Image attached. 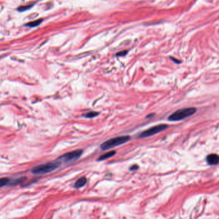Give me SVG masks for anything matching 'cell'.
I'll use <instances>...</instances> for the list:
<instances>
[{
  "instance_id": "cell-9",
  "label": "cell",
  "mask_w": 219,
  "mask_h": 219,
  "mask_svg": "<svg viewBox=\"0 0 219 219\" xmlns=\"http://www.w3.org/2000/svg\"><path fill=\"white\" fill-rule=\"evenodd\" d=\"M99 113L97 112H95V111H91V112H89L87 113H85L83 115V117H85V118H87V119H91V118H94V117H96L99 116Z\"/></svg>"
},
{
  "instance_id": "cell-13",
  "label": "cell",
  "mask_w": 219,
  "mask_h": 219,
  "mask_svg": "<svg viewBox=\"0 0 219 219\" xmlns=\"http://www.w3.org/2000/svg\"><path fill=\"white\" fill-rule=\"evenodd\" d=\"M128 53V51L125 50V51H120V52H119L116 54V56H125Z\"/></svg>"
},
{
  "instance_id": "cell-12",
  "label": "cell",
  "mask_w": 219,
  "mask_h": 219,
  "mask_svg": "<svg viewBox=\"0 0 219 219\" xmlns=\"http://www.w3.org/2000/svg\"><path fill=\"white\" fill-rule=\"evenodd\" d=\"M33 6V4H30V5H27L21 6V7H20L17 8V11H19V12L26 11L28 10H29V9L31 8Z\"/></svg>"
},
{
  "instance_id": "cell-15",
  "label": "cell",
  "mask_w": 219,
  "mask_h": 219,
  "mask_svg": "<svg viewBox=\"0 0 219 219\" xmlns=\"http://www.w3.org/2000/svg\"><path fill=\"white\" fill-rule=\"evenodd\" d=\"M170 59L172 60L173 62H174L175 63H176V64H180L181 63V61L176 59L175 58H173V57H170Z\"/></svg>"
},
{
  "instance_id": "cell-5",
  "label": "cell",
  "mask_w": 219,
  "mask_h": 219,
  "mask_svg": "<svg viewBox=\"0 0 219 219\" xmlns=\"http://www.w3.org/2000/svg\"><path fill=\"white\" fill-rule=\"evenodd\" d=\"M169 128V125H165V124H161V125H158L157 126H155L151 127L144 131H142L139 137L140 138H146L149 137L153 136L157 133H160L161 131H163Z\"/></svg>"
},
{
  "instance_id": "cell-8",
  "label": "cell",
  "mask_w": 219,
  "mask_h": 219,
  "mask_svg": "<svg viewBox=\"0 0 219 219\" xmlns=\"http://www.w3.org/2000/svg\"><path fill=\"white\" fill-rule=\"evenodd\" d=\"M87 180L86 177H81V178H80L79 179H78L77 181V182L75 183L74 186H75V188H81L87 183Z\"/></svg>"
},
{
  "instance_id": "cell-7",
  "label": "cell",
  "mask_w": 219,
  "mask_h": 219,
  "mask_svg": "<svg viewBox=\"0 0 219 219\" xmlns=\"http://www.w3.org/2000/svg\"><path fill=\"white\" fill-rule=\"evenodd\" d=\"M116 154V151H108L107 153H104L103 155H102L98 159V161H103L104 160H107L109 158L112 157L113 156H114Z\"/></svg>"
},
{
  "instance_id": "cell-4",
  "label": "cell",
  "mask_w": 219,
  "mask_h": 219,
  "mask_svg": "<svg viewBox=\"0 0 219 219\" xmlns=\"http://www.w3.org/2000/svg\"><path fill=\"white\" fill-rule=\"evenodd\" d=\"M83 154L82 149H77L60 156L56 160L62 164H70L78 160Z\"/></svg>"
},
{
  "instance_id": "cell-3",
  "label": "cell",
  "mask_w": 219,
  "mask_h": 219,
  "mask_svg": "<svg viewBox=\"0 0 219 219\" xmlns=\"http://www.w3.org/2000/svg\"><path fill=\"white\" fill-rule=\"evenodd\" d=\"M197 111V109L194 107H190V108H185L179 109L176 112L168 117V120L170 121H179L182 120L185 118H187L190 116H192Z\"/></svg>"
},
{
  "instance_id": "cell-14",
  "label": "cell",
  "mask_w": 219,
  "mask_h": 219,
  "mask_svg": "<svg viewBox=\"0 0 219 219\" xmlns=\"http://www.w3.org/2000/svg\"><path fill=\"white\" fill-rule=\"evenodd\" d=\"M138 168H139V167L137 165H133L129 168V170L131 171H135V170H138Z\"/></svg>"
},
{
  "instance_id": "cell-2",
  "label": "cell",
  "mask_w": 219,
  "mask_h": 219,
  "mask_svg": "<svg viewBox=\"0 0 219 219\" xmlns=\"http://www.w3.org/2000/svg\"><path fill=\"white\" fill-rule=\"evenodd\" d=\"M131 139V137L128 135L120 136L116 138L109 139L102 143L101 145V149L103 151H107L113 147H117L122 144H125Z\"/></svg>"
},
{
  "instance_id": "cell-10",
  "label": "cell",
  "mask_w": 219,
  "mask_h": 219,
  "mask_svg": "<svg viewBox=\"0 0 219 219\" xmlns=\"http://www.w3.org/2000/svg\"><path fill=\"white\" fill-rule=\"evenodd\" d=\"M43 21V20H42V19H40V20H35V21H32L30 23H28L26 24V26H28V27H30V28H33V27H36V26H39L42 22Z\"/></svg>"
},
{
  "instance_id": "cell-6",
  "label": "cell",
  "mask_w": 219,
  "mask_h": 219,
  "mask_svg": "<svg viewBox=\"0 0 219 219\" xmlns=\"http://www.w3.org/2000/svg\"><path fill=\"white\" fill-rule=\"evenodd\" d=\"M206 161L209 165H215L219 163V156L217 154L208 155L206 157Z\"/></svg>"
},
{
  "instance_id": "cell-1",
  "label": "cell",
  "mask_w": 219,
  "mask_h": 219,
  "mask_svg": "<svg viewBox=\"0 0 219 219\" xmlns=\"http://www.w3.org/2000/svg\"><path fill=\"white\" fill-rule=\"evenodd\" d=\"M60 165L61 164L59 161L56 160L53 162H48L33 167L32 170V173L34 174H45L53 172L59 168Z\"/></svg>"
},
{
  "instance_id": "cell-11",
  "label": "cell",
  "mask_w": 219,
  "mask_h": 219,
  "mask_svg": "<svg viewBox=\"0 0 219 219\" xmlns=\"http://www.w3.org/2000/svg\"><path fill=\"white\" fill-rule=\"evenodd\" d=\"M10 183V179L7 177L0 178V188H2Z\"/></svg>"
}]
</instances>
